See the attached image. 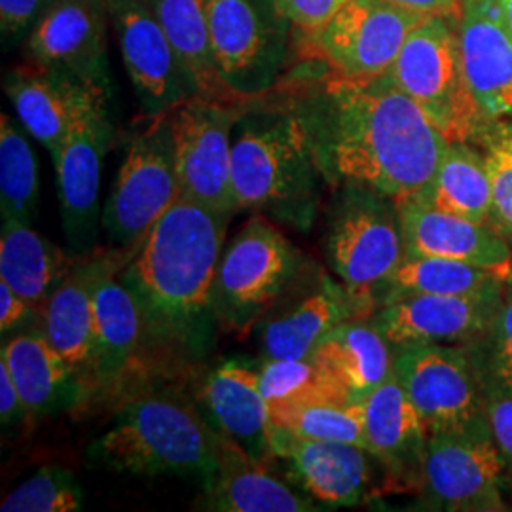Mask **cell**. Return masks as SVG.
Instances as JSON below:
<instances>
[{
    "instance_id": "cell-1",
    "label": "cell",
    "mask_w": 512,
    "mask_h": 512,
    "mask_svg": "<svg viewBox=\"0 0 512 512\" xmlns=\"http://www.w3.org/2000/svg\"><path fill=\"white\" fill-rule=\"evenodd\" d=\"M310 131L321 177L357 184L395 203L421 198L433 183L448 139L389 74L351 80L330 73L289 92Z\"/></svg>"
},
{
    "instance_id": "cell-2",
    "label": "cell",
    "mask_w": 512,
    "mask_h": 512,
    "mask_svg": "<svg viewBox=\"0 0 512 512\" xmlns=\"http://www.w3.org/2000/svg\"><path fill=\"white\" fill-rule=\"evenodd\" d=\"M230 217L179 196L118 274L156 344L192 346L215 321L211 293Z\"/></svg>"
},
{
    "instance_id": "cell-3",
    "label": "cell",
    "mask_w": 512,
    "mask_h": 512,
    "mask_svg": "<svg viewBox=\"0 0 512 512\" xmlns=\"http://www.w3.org/2000/svg\"><path fill=\"white\" fill-rule=\"evenodd\" d=\"M321 177L310 131L289 101L262 105L255 99L232 135V190L238 211H264L308 228Z\"/></svg>"
},
{
    "instance_id": "cell-4",
    "label": "cell",
    "mask_w": 512,
    "mask_h": 512,
    "mask_svg": "<svg viewBox=\"0 0 512 512\" xmlns=\"http://www.w3.org/2000/svg\"><path fill=\"white\" fill-rule=\"evenodd\" d=\"M219 433L196 404L175 393H147L126 404L114 425L95 439V467L131 476H202L217 467Z\"/></svg>"
},
{
    "instance_id": "cell-5",
    "label": "cell",
    "mask_w": 512,
    "mask_h": 512,
    "mask_svg": "<svg viewBox=\"0 0 512 512\" xmlns=\"http://www.w3.org/2000/svg\"><path fill=\"white\" fill-rule=\"evenodd\" d=\"M458 23L444 16L421 19L387 74L448 143H476L490 122L467 82Z\"/></svg>"
},
{
    "instance_id": "cell-6",
    "label": "cell",
    "mask_w": 512,
    "mask_h": 512,
    "mask_svg": "<svg viewBox=\"0 0 512 512\" xmlns=\"http://www.w3.org/2000/svg\"><path fill=\"white\" fill-rule=\"evenodd\" d=\"M330 270L351 293L382 306L406 258L397 203L357 184H342L325 232Z\"/></svg>"
},
{
    "instance_id": "cell-7",
    "label": "cell",
    "mask_w": 512,
    "mask_h": 512,
    "mask_svg": "<svg viewBox=\"0 0 512 512\" xmlns=\"http://www.w3.org/2000/svg\"><path fill=\"white\" fill-rule=\"evenodd\" d=\"M306 262L268 220L245 222L220 255L211 293L215 323L239 336L249 332L291 287Z\"/></svg>"
},
{
    "instance_id": "cell-8",
    "label": "cell",
    "mask_w": 512,
    "mask_h": 512,
    "mask_svg": "<svg viewBox=\"0 0 512 512\" xmlns=\"http://www.w3.org/2000/svg\"><path fill=\"white\" fill-rule=\"evenodd\" d=\"M215 67L241 101L272 92L289 63L294 25L275 0H205Z\"/></svg>"
},
{
    "instance_id": "cell-9",
    "label": "cell",
    "mask_w": 512,
    "mask_h": 512,
    "mask_svg": "<svg viewBox=\"0 0 512 512\" xmlns=\"http://www.w3.org/2000/svg\"><path fill=\"white\" fill-rule=\"evenodd\" d=\"M393 372L429 435L490 423L484 378L461 346H393Z\"/></svg>"
},
{
    "instance_id": "cell-10",
    "label": "cell",
    "mask_w": 512,
    "mask_h": 512,
    "mask_svg": "<svg viewBox=\"0 0 512 512\" xmlns=\"http://www.w3.org/2000/svg\"><path fill=\"white\" fill-rule=\"evenodd\" d=\"M177 198L179 177L169 112L152 118L126 148L101 217L110 247L141 245Z\"/></svg>"
},
{
    "instance_id": "cell-11",
    "label": "cell",
    "mask_w": 512,
    "mask_h": 512,
    "mask_svg": "<svg viewBox=\"0 0 512 512\" xmlns=\"http://www.w3.org/2000/svg\"><path fill=\"white\" fill-rule=\"evenodd\" d=\"M247 101L192 97L171 112L179 196L224 215L236 213L232 135Z\"/></svg>"
},
{
    "instance_id": "cell-12",
    "label": "cell",
    "mask_w": 512,
    "mask_h": 512,
    "mask_svg": "<svg viewBox=\"0 0 512 512\" xmlns=\"http://www.w3.org/2000/svg\"><path fill=\"white\" fill-rule=\"evenodd\" d=\"M421 19L389 0H348L325 25L304 35L308 57L351 80L384 76Z\"/></svg>"
},
{
    "instance_id": "cell-13",
    "label": "cell",
    "mask_w": 512,
    "mask_h": 512,
    "mask_svg": "<svg viewBox=\"0 0 512 512\" xmlns=\"http://www.w3.org/2000/svg\"><path fill=\"white\" fill-rule=\"evenodd\" d=\"M505 461L492 427L429 435L421 488L431 507L452 512L507 511Z\"/></svg>"
},
{
    "instance_id": "cell-14",
    "label": "cell",
    "mask_w": 512,
    "mask_h": 512,
    "mask_svg": "<svg viewBox=\"0 0 512 512\" xmlns=\"http://www.w3.org/2000/svg\"><path fill=\"white\" fill-rule=\"evenodd\" d=\"M374 308L344 283L332 281L306 262L291 287L256 325L262 355L266 359L310 357L330 330L353 319H368Z\"/></svg>"
},
{
    "instance_id": "cell-15",
    "label": "cell",
    "mask_w": 512,
    "mask_h": 512,
    "mask_svg": "<svg viewBox=\"0 0 512 512\" xmlns=\"http://www.w3.org/2000/svg\"><path fill=\"white\" fill-rule=\"evenodd\" d=\"M109 103L93 105L52 154L65 238L78 256L97 251L101 175L114 135Z\"/></svg>"
},
{
    "instance_id": "cell-16",
    "label": "cell",
    "mask_w": 512,
    "mask_h": 512,
    "mask_svg": "<svg viewBox=\"0 0 512 512\" xmlns=\"http://www.w3.org/2000/svg\"><path fill=\"white\" fill-rule=\"evenodd\" d=\"M110 25L139 107L148 120L192 99L181 59L145 0H107Z\"/></svg>"
},
{
    "instance_id": "cell-17",
    "label": "cell",
    "mask_w": 512,
    "mask_h": 512,
    "mask_svg": "<svg viewBox=\"0 0 512 512\" xmlns=\"http://www.w3.org/2000/svg\"><path fill=\"white\" fill-rule=\"evenodd\" d=\"M107 0H54L23 42L29 61L112 93Z\"/></svg>"
},
{
    "instance_id": "cell-18",
    "label": "cell",
    "mask_w": 512,
    "mask_h": 512,
    "mask_svg": "<svg viewBox=\"0 0 512 512\" xmlns=\"http://www.w3.org/2000/svg\"><path fill=\"white\" fill-rule=\"evenodd\" d=\"M139 245L97 249L80 256L71 274L40 308L42 332L55 351L73 368L88 395L92 366L93 302L105 279L118 275L135 256Z\"/></svg>"
},
{
    "instance_id": "cell-19",
    "label": "cell",
    "mask_w": 512,
    "mask_h": 512,
    "mask_svg": "<svg viewBox=\"0 0 512 512\" xmlns=\"http://www.w3.org/2000/svg\"><path fill=\"white\" fill-rule=\"evenodd\" d=\"M505 296L406 294L370 317L391 346L463 344L486 336Z\"/></svg>"
},
{
    "instance_id": "cell-20",
    "label": "cell",
    "mask_w": 512,
    "mask_h": 512,
    "mask_svg": "<svg viewBox=\"0 0 512 512\" xmlns=\"http://www.w3.org/2000/svg\"><path fill=\"white\" fill-rule=\"evenodd\" d=\"M4 92L27 129L50 154L63 145L74 124L112 93L73 74L25 61L4 73Z\"/></svg>"
},
{
    "instance_id": "cell-21",
    "label": "cell",
    "mask_w": 512,
    "mask_h": 512,
    "mask_svg": "<svg viewBox=\"0 0 512 512\" xmlns=\"http://www.w3.org/2000/svg\"><path fill=\"white\" fill-rule=\"evenodd\" d=\"M274 459L287 465L294 484L315 501L332 507H355L372 488L374 456L357 444L332 440L296 439L272 425Z\"/></svg>"
},
{
    "instance_id": "cell-22",
    "label": "cell",
    "mask_w": 512,
    "mask_h": 512,
    "mask_svg": "<svg viewBox=\"0 0 512 512\" xmlns=\"http://www.w3.org/2000/svg\"><path fill=\"white\" fill-rule=\"evenodd\" d=\"M459 44L469 88L490 124L512 122V29L495 0H463Z\"/></svg>"
},
{
    "instance_id": "cell-23",
    "label": "cell",
    "mask_w": 512,
    "mask_h": 512,
    "mask_svg": "<svg viewBox=\"0 0 512 512\" xmlns=\"http://www.w3.org/2000/svg\"><path fill=\"white\" fill-rule=\"evenodd\" d=\"M406 256L452 258L512 285V247L494 228L439 211L421 200L397 203Z\"/></svg>"
},
{
    "instance_id": "cell-24",
    "label": "cell",
    "mask_w": 512,
    "mask_h": 512,
    "mask_svg": "<svg viewBox=\"0 0 512 512\" xmlns=\"http://www.w3.org/2000/svg\"><path fill=\"white\" fill-rule=\"evenodd\" d=\"M198 404L220 437L236 442L262 463L274 459L270 406L260 389L256 370L238 363L219 366L200 387Z\"/></svg>"
},
{
    "instance_id": "cell-25",
    "label": "cell",
    "mask_w": 512,
    "mask_h": 512,
    "mask_svg": "<svg viewBox=\"0 0 512 512\" xmlns=\"http://www.w3.org/2000/svg\"><path fill=\"white\" fill-rule=\"evenodd\" d=\"M365 448L401 484H420L429 433L395 372L363 401Z\"/></svg>"
},
{
    "instance_id": "cell-26",
    "label": "cell",
    "mask_w": 512,
    "mask_h": 512,
    "mask_svg": "<svg viewBox=\"0 0 512 512\" xmlns=\"http://www.w3.org/2000/svg\"><path fill=\"white\" fill-rule=\"evenodd\" d=\"M203 480V511H317L308 495L294 492L289 484L268 471L266 463L251 458L239 444L224 437L219 439L217 467Z\"/></svg>"
},
{
    "instance_id": "cell-27",
    "label": "cell",
    "mask_w": 512,
    "mask_h": 512,
    "mask_svg": "<svg viewBox=\"0 0 512 512\" xmlns=\"http://www.w3.org/2000/svg\"><path fill=\"white\" fill-rule=\"evenodd\" d=\"M143 336L145 323L135 296L118 275L105 279L93 302L88 393H114L122 385Z\"/></svg>"
},
{
    "instance_id": "cell-28",
    "label": "cell",
    "mask_w": 512,
    "mask_h": 512,
    "mask_svg": "<svg viewBox=\"0 0 512 512\" xmlns=\"http://www.w3.org/2000/svg\"><path fill=\"white\" fill-rule=\"evenodd\" d=\"M4 361L18 385L29 421H38L73 408L86 397L73 368L55 351L42 329L19 332L4 342Z\"/></svg>"
},
{
    "instance_id": "cell-29",
    "label": "cell",
    "mask_w": 512,
    "mask_h": 512,
    "mask_svg": "<svg viewBox=\"0 0 512 512\" xmlns=\"http://www.w3.org/2000/svg\"><path fill=\"white\" fill-rule=\"evenodd\" d=\"M78 258L35 232L31 224L2 219L0 281L38 311L71 274Z\"/></svg>"
},
{
    "instance_id": "cell-30",
    "label": "cell",
    "mask_w": 512,
    "mask_h": 512,
    "mask_svg": "<svg viewBox=\"0 0 512 512\" xmlns=\"http://www.w3.org/2000/svg\"><path fill=\"white\" fill-rule=\"evenodd\" d=\"M311 355L355 403H363L393 372V346L366 319L330 330Z\"/></svg>"
},
{
    "instance_id": "cell-31",
    "label": "cell",
    "mask_w": 512,
    "mask_h": 512,
    "mask_svg": "<svg viewBox=\"0 0 512 512\" xmlns=\"http://www.w3.org/2000/svg\"><path fill=\"white\" fill-rule=\"evenodd\" d=\"M181 59L194 97L238 99L220 80L211 48L205 0H145ZM241 101V99H238Z\"/></svg>"
},
{
    "instance_id": "cell-32",
    "label": "cell",
    "mask_w": 512,
    "mask_h": 512,
    "mask_svg": "<svg viewBox=\"0 0 512 512\" xmlns=\"http://www.w3.org/2000/svg\"><path fill=\"white\" fill-rule=\"evenodd\" d=\"M421 202L492 228V184L484 154L473 143H450Z\"/></svg>"
},
{
    "instance_id": "cell-33",
    "label": "cell",
    "mask_w": 512,
    "mask_h": 512,
    "mask_svg": "<svg viewBox=\"0 0 512 512\" xmlns=\"http://www.w3.org/2000/svg\"><path fill=\"white\" fill-rule=\"evenodd\" d=\"M507 283L497 275L473 264L439 258L406 256L393 275L384 302L406 294H442V296H505Z\"/></svg>"
},
{
    "instance_id": "cell-34",
    "label": "cell",
    "mask_w": 512,
    "mask_h": 512,
    "mask_svg": "<svg viewBox=\"0 0 512 512\" xmlns=\"http://www.w3.org/2000/svg\"><path fill=\"white\" fill-rule=\"evenodd\" d=\"M256 372L270 410L315 403L355 404L313 355L266 359Z\"/></svg>"
},
{
    "instance_id": "cell-35",
    "label": "cell",
    "mask_w": 512,
    "mask_h": 512,
    "mask_svg": "<svg viewBox=\"0 0 512 512\" xmlns=\"http://www.w3.org/2000/svg\"><path fill=\"white\" fill-rule=\"evenodd\" d=\"M37 156L16 122L0 114V211L2 219L31 224L37 213Z\"/></svg>"
},
{
    "instance_id": "cell-36",
    "label": "cell",
    "mask_w": 512,
    "mask_h": 512,
    "mask_svg": "<svg viewBox=\"0 0 512 512\" xmlns=\"http://www.w3.org/2000/svg\"><path fill=\"white\" fill-rule=\"evenodd\" d=\"M272 425L296 439L349 442L365 448L363 403H315L270 410Z\"/></svg>"
},
{
    "instance_id": "cell-37",
    "label": "cell",
    "mask_w": 512,
    "mask_h": 512,
    "mask_svg": "<svg viewBox=\"0 0 512 512\" xmlns=\"http://www.w3.org/2000/svg\"><path fill=\"white\" fill-rule=\"evenodd\" d=\"M84 494L76 476L61 467H42L0 503L2 512H74Z\"/></svg>"
},
{
    "instance_id": "cell-38",
    "label": "cell",
    "mask_w": 512,
    "mask_h": 512,
    "mask_svg": "<svg viewBox=\"0 0 512 512\" xmlns=\"http://www.w3.org/2000/svg\"><path fill=\"white\" fill-rule=\"evenodd\" d=\"M492 184V228L512 247V122H494L480 135Z\"/></svg>"
},
{
    "instance_id": "cell-39",
    "label": "cell",
    "mask_w": 512,
    "mask_h": 512,
    "mask_svg": "<svg viewBox=\"0 0 512 512\" xmlns=\"http://www.w3.org/2000/svg\"><path fill=\"white\" fill-rule=\"evenodd\" d=\"M488 334H492V346L486 365L484 385H499L512 389V291L495 317L494 327Z\"/></svg>"
},
{
    "instance_id": "cell-40",
    "label": "cell",
    "mask_w": 512,
    "mask_h": 512,
    "mask_svg": "<svg viewBox=\"0 0 512 512\" xmlns=\"http://www.w3.org/2000/svg\"><path fill=\"white\" fill-rule=\"evenodd\" d=\"M52 2L54 0H0V37L4 50L23 44Z\"/></svg>"
},
{
    "instance_id": "cell-41",
    "label": "cell",
    "mask_w": 512,
    "mask_h": 512,
    "mask_svg": "<svg viewBox=\"0 0 512 512\" xmlns=\"http://www.w3.org/2000/svg\"><path fill=\"white\" fill-rule=\"evenodd\" d=\"M486 387V406L488 420L492 427L495 444L499 454L505 461L507 469V484L512 490V389L499 385H484Z\"/></svg>"
},
{
    "instance_id": "cell-42",
    "label": "cell",
    "mask_w": 512,
    "mask_h": 512,
    "mask_svg": "<svg viewBox=\"0 0 512 512\" xmlns=\"http://www.w3.org/2000/svg\"><path fill=\"white\" fill-rule=\"evenodd\" d=\"M302 35L325 25L348 0H275Z\"/></svg>"
},
{
    "instance_id": "cell-43",
    "label": "cell",
    "mask_w": 512,
    "mask_h": 512,
    "mask_svg": "<svg viewBox=\"0 0 512 512\" xmlns=\"http://www.w3.org/2000/svg\"><path fill=\"white\" fill-rule=\"evenodd\" d=\"M0 420L2 427H16L29 421L18 385L4 361H0Z\"/></svg>"
},
{
    "instance_id": "cell-44",
    "label": "cell",
    "mask_w": 512,
    "mask_h": 512,
    "mask_svg": "<svg viewBox=\"0 0 512 512\" xmlns=\"http://www.w3.org/2000/svg\"><path fill=\"white\" fill-rule=\"evenodd\" d=\"M37 311L35 306H31L25 298H21L10 285L0 281V329L4 336L6 332L16 329L29 317H33Z\"/></svg>"
},
{
    "instance_id": "cell-45",
    "label": "cell",
    "mask_w": 512,
    "mask_h": 512,
    "mask_svg": "<svg viewBox=\"0 0 512 512\" xmlns=\"http://www.w3.org/2000/svg\"><path fill=\"white\" fill-rule=\"evenodd\" d=\"M404 10L416 12L423 18L427 16H444V18L458 19L463 12V0H389Z\"/></svg>"
},
{
    "instance_id": "cell-46",
    "label": "cell",
    "mask_w": 512,
    "mask_h": 512,
    "mask_svg": "<svg viewBox=\"0 0 512 512\" xmlns=\"http://www.w3.org/2000/svg\"><path fill=\"white\" fill-rule=\"evenodd\" d=\"M495 2H497V8H499L501 16L512 29V0H495Z\"/></svg>"
}]
</instances>
